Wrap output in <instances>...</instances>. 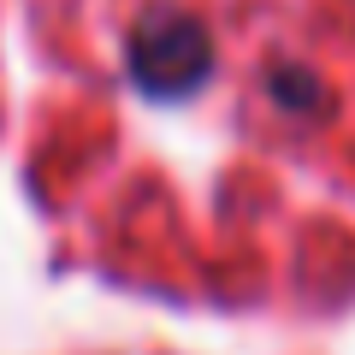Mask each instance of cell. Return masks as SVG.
I'll use <instances>...</instances> for the list:
<instances>
[{
  "label": "cell",
  "mask_w": 355,
  "mask_h": 355,
  "mask_svg": "<svg viewBox=\"0 0 355 355\" xmlns=\"http://www.w3.org/2000/svg\"><path fill=\"white\" fill-rule=\"evenodd\" d=\"M130 77L148 95H196L214 77V36L196 12H142L130 30Z\"/></svg>",
  "instance_id": "obj_1"
}]
</instances>
